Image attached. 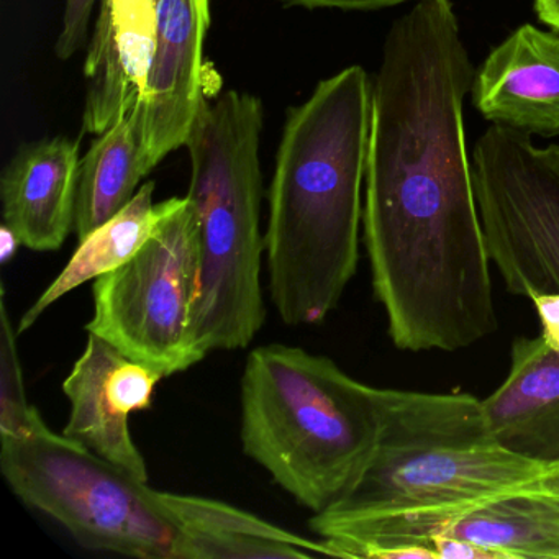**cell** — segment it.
I'll use <instances>...</instances> for the list:
<instances>
[{"label": "cell", "mask_w": 559, "mask_h": 559, "mask_svg": "<svg viewBox=\"0 0 559 559\" xmlns=\"http://www.w3.org/2000/svg\"><path fill=\"white\" fill-rule=\"evenodd\" d=\"M473 81L451 0H417L392 24L372 83L362 238L402 352H460L499 323L464 132Z\"/></svg>", "instance_id": "cell-1"}, {"label": "cell", "mask_w": 559, "mask_h": 559, "mask_svg": "<svg viewBox=\"0 0 559 559\" xmlns=\"http://www.w3.org/2000/svg\"><path fill=\"white\" fill-rule=\"evenodd\" d=\"M552 466L503 448L479 399L382 389V427L352 489L309 526L336 558L437 559L448 520L535 486Z\"/></svg>", "instance_id": "cell-2"}, {"label": "cell", "mask_w": 559, "mask_h": 559, "mask_svg": "<svg viewBox=\"0 0 559 559\" xmlns=\"http://www.w3.org/2000/svg\"><path fill=\"white\" fill-rule=\"evenodd\" d=\"M372 83L361 67L322 81L287 116L270 188V293L286 325H316L355 277Z\"/></svg>", "instance_id": "cell-3"}, {"label": "cell", "mask_w": 559, "mask_h": 559, "mask_svg": "<svg viewBox=\"0 0 559 559\" xmlns=\"http://www.w3.org/2000/svg\"><path fill=\"white\" fill-rule=\"evenodd\" d=\"M240 404L245 454L313 515L352 489L381 433L382 389L299 346L254 348Z\"/></svg>", "instance_id": "cell-4"}, {"label": "cell", "mask_w": 559, "mask_h": 559, "mask_svg": "<svg viewBox=\"0 0 559 559\" xmlns=\"http://www.w3.org/2000/svg\"><path fill=\"white\" fill-rule=\"evenodd\" d=\"M261 132V100L227 91L202 103L185 145L191 156L188 198L201 227L194 326L205 355L247 348L266 322Z\"/></svg>", "instance_id": "cell-5"}, {"label": "cell", "mask_w": 559, "mask_h": 559, "mask_svg": "<svg viewBox=\"0 0 559 559\" xmlns=\"http://www.w3.org/2000/svg\"><path fill=\"white\" fill-rule=\"evenodd\" d=\"M0 469L22 502L57 520L83 548L181 559V532L156 490L45 421L25 437H0Z\"/></svg>", "instance_id": "cell-6"}, {"label": "cell", "mask_w": 559, "mask_h": 559, "mask_svg": "<svg viewBox=\"0 0 559 559\" xmlns=\"http://www.w3.org/2000/svg\"><path fill=\"white\" fill-rule=\"evenodd\" d=\"M148 243L122 266L94 281L86 330L120 353L169 376L205 358L195 336L201 294V227L191 199H166Z\"/></svg>", "instance_id": "cell-7"}, {"label": "cell", "mask_w": 559, "mask_h": 559, "mask_svg": "<svg viewBox=\"0 0 559 559\" xmlns=\"http://www.w3.org/2000/svg\"><path fill=\"white\" fill-rule=\"evenodd\" d=\"M473 179L487 251L512 296L559 294V146L492 126L474 146Z\"/></svg>", "instance_id": "cell-8"}, {"label": "cell", "mask_w": 559, "mask_h": 559, "mask_svg": "<svg viewBox=\"0 0 559 559\" xmlns=\"http://www.w3.org/2000/svg\"><path fill=\"white\" fill-rule=\"evenodd\" d=\"M156 45L143 100V130L150 166L185 146L205 99L221 80L204 63L211 0H155Z\"/></svg>", "instance_id": "cell-9"}, {"label": "cell", "mask_w": 559, "mask_h": 559, "mask_svg": "<svg viewBox=\"0 0 559 559\" xmlns=\"http://www.w3.org/2000/svg\"><path fill=\"white\" fill-rule=\"evenodd\" d=\"M474 107L496 126L559 135V32L526 24L497 45L474 74Z\"/></svg>", "instance_id": "cell-10"}, {"label": "cell", "mask_w": 559, "mask_h": 559, "mask_svg": "<svg viewBox=\"0 0 559 559\" xmlns=\"http://www.w3.org/2000/svg\"><path fill=\"white\" fill-rule=\"evenodd\" d=\"M155 45V0H100L84 63V132L103 135L145 100Z\"/></svg>", "instance_id": "cell-11"}, {"label": "cell", "mask_w": 559, "mask_h": 559, "mask_svg": "<svg viewBox=\"0 0 559 559\" xmlns=\"http://www.w3.org/2000/svg\"><path fill=\"white\" fill-rule=\"evenodd\" d=\"M80 145L67 136L22 145L0 178L8 225L22 247L57 251L76 227Z\"/></svg>", "instance_id": "cell-12"}, {"label": "cell", "mask_w": 559, "mask_h": 559, "mask_svg": "<svg viewBox=\"0 0 559 559\" xmlns=\"http://www.w3.org/2000/svg\"><path fill=\"white\" fill-rule=\"evenodd\" d=\"M487 427L507 450L559 464V353L543 336H520L502 384L480 401Z\"/></svg>", "instance_id": "cell-13"}, {"label": "cell", "mask_w": 559, "mask_h": 559, "mask_svg": "<svg viewBox=\"0 0 559 559\" xmlns=\"http://www.w3.org/2000/svg\"><path fill=\"white\" fill-rule=\"evenodd\" d=\"M156 493L181 532V559L336 558L322 538L297 535L230 503L191 493Z\"/></svg>", "instance_id": "cell-14"}, {"label": "cell", "mask_w": 559, "mask_h": 559, "mask_svg": "<svg viewBox=\"0 0 559 559\" xmlns=\"http://www.w3.org/2000/svg\"><path fill=\"white\" fill-rule=\"evenodd\" d=\"M119 353L116 346L90 333L83 355L63 382L64 395L71 404L63 435L133 479L148 484V466L130 433V415L110 385V372Z\"/></svg>", "instance_id": "cell-15"}, {"label": "cell", "mask_w": 559, "mask_h": 559, "mask_svg": "<svg viewBox=\"0 0 559 559\" xmlns=\"http://www.w3.org/2000/svg\"><path fill=\"white\" fill-rule=\"evenodd\" d=\"M145 150L143 104L97 136L81 159L78 188V238L96 230L119 214L136 194L140 181L152 173Z\"/></svg>", "instance_id": "cell-16"}, {"label": "cell", "mask_w": 559, "mask_h": 559, "mask_svg": "<svg viewBox=\"0 0 559 559\" xmlns=\"http://www.w3.org/2000/svg\"><path fill=\"white\" fill-rule=\"evenodd\" d=\"M153 192L155 185L146 182L119 214L80 240V247L57 280L22 316L17 335L31 330L53 304L71 290L122 266L148 243L165 215V202L155 204Z\"/></svg>", "instance_id": "cell-17"}, {"label": "cell", "mask_w": 559, "mask_h": 559, "mask_svg": "<svg viewBox=\"0 0 559 559\" xmlns=\"http://www.w3.org/2000/svg\"><path fill=\"white\" fill-rule=\"evenodd\" d=\"M438 535L467 539L499 559H559V500L520 490L448 520Z\"/></svg>", "instance_id": "cell-18"}, {"label": "cell", "mask_w": 559, "mask_h": 559, "mask_svg": "<svg viewBox=\"0 0 559 559\" xmlns=\"http://www.w3.org/2000/svg\"><path fill=\"white\" fill-rule=\"evenodd\" d=\"M2 330H0V437H25L44 421L40 412L28 404L24 374L19 359L17 330L9 319L5 290L2 289Z\"/></svg>", "instance_id": "cell-19"}, {"label": "cell", "mask_w": 559, "mask_h": 559, "mask_svg": "<svg viewBox=\"0 0 559 559\" xmlns=\"http://www.w3.org/2000/svg\"><path fill=\"white\" fill-rule=\"evenodd\" d=\"M96 2L97 0H67L63 25L55 45V55L60 60H70L86 45Z\"/></svg>", "instance_id": "cell-20"}, {"label": "cell", "mask_w": 559, "mask_h": 559, "mask_svg": "<svg viewBox=\"0 0 559 559\" xmlns=\"http://www.w3.org/2000/svg\"><path fill=\"white\" fill-rule=\"evenodd\" d=\"M284 5L309 9H338V11H381V9L395 8L411 0H280ZM417 2V0H415Z\"/></svg>", "instance_id": "cell-21"}, {"label": "cell", "mask_w": 559, "mask_h": 559, "mask_svg": "<svg viewBox=\"0 0 559 559\" xmlns=\"http://www.w3.org/2000/svg\"><path fill=\"white\" fill-rule=\"evenodd\" d=\"M431 548L437 552L438 559H499L496 552L453 536H433Z\"/></svg>", "instance_id": "cell-22"}, {"label": "cell", "mask_w": 559, "mask_h": 559, "mask_svg": "<svg viewBox=\"0 0 559 559\" xmlns=\"http://www.w3.org/2000/svg\"><path fill=\"white\" fill-rule=\"evenodd\" d=\"M532 302L542 323L543 340L559 353V294H538Z\"/></svg>", "instance_id": "cell-23"}, {"label": "cell", "mask_w": 559, "mask_h": 559, "mask_svg": "<svg viewBox=\"0 0 559 559\" xmlns=\"http://www.w3.org/2000/svg\"><path fill=\"white\" fill-rule=\"evenodd\" d=\"M535 12L539 21L559 32V0H535Z\"/></svg>", "instance_id": "cell-24"}, {"label": "cell", "mask_w": 559, "mask_h": 559, "mask_svg": "<svg viewBox=\"0 0 559 559\" xmlns=\"http://www.w3.org/2000/svg\"><path fill=\"white\" fill-rule=\"evenodd\" d=\"M19 247H22V243L17 235L8 225H4L2 231H0V260H2V263H9L17 253Z\"/></svg>", "instance_id": "cell-25"}, {"label": "cell", "mask_w": 559, "mask_h": 559, "mask_svg": "<svg viewBox=\"0 0 559 559\" xmlns=\"http://www.w3.org/2000/svg\"><path fill=\"white\" fill-rule=\"evenodd\" d=\"M528 489L559 500V464L552 466L545 477H542L535 486L528 487Z\"/></svg>", "instance_id": "cell-26"}]
</instances>
